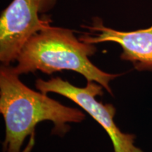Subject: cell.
I'll list each match as a JSON object with an SVG mask.
<instances>
[{"instance_id": "1", "label": "cell", "mask_w": 152, "mask_h": 152, "mask_svg": "<svg viewBox=\"0 0 152 152\" xmlns=\"http://www.w3.org/2000/svg\"><path fill=\"white\" fill-rule=\"evenodd\" d=\"M0 112L6 125L3 152H20L25 140L42 121L52 122L53 134L63 137L71 129L68 123H80L85 118L80 110L30 89L11 65L0 68Z\"/></svg>"}, {"instance_id": "2", "label": "cell", "mask_w": 152, "mask_h": 152, "mask_svg": "<svg viewBox=\"0 0 152 152\" xmlns=\"http://www.w3.org/2000/svg\"><path fill=\"white\" fill-rule=\"evenodd\" d=\"M96 52L93 44L77 39L73 32L66 28L49 26L35 34L26 42L13 70L18 74L39 71L51 75L64 70L83 75L87 81H94L110 94V82L121 75L108 73L90 60Z\"/></svg>"}, {"instance_id": "3", "label": "cell", "mask_w": 152, "mask_h": 152, "mask_svg": "<svg viewBox=\"0 0 152 152\" xmlns=\"http://www.w3.org/2000/svg\"><path fill=\"white\" fill-rule=\"evenodd\" d=\"M35 87L39 92H54L69 99L91 115L103 128L113 144L114 152H144L134 144V134L123 132L115 123L114 116L116 109L111 104H103L96 99L104 94L103 87L94 81H87L85 87L74 86L59 77L49 80L37 79Z\"/></svg>"}, {"instance_id": "4", "label": "cell", "mask_w": 152, "mask_h": 152, "mask_svg": "<svg viewBox=\"0 0 152 152\" xmlns=\"http://www.w3.org/2000/svg\"><path fill=\"white\" fill-rule=\"evenodd\" d=\"M56 0H13L0 18V61L10 66L24 45L38 32L50 26L51 20L40 14L51 10Z\"/></svg>"}, {"instance_id": "5", "label": "cell", "mask_w": 152, "mask_h": 152, "mask_svg": "<svg viewBox=\"0 0 152 152\" xmlns=\"http://www.w3.org/2000/svg\"><path fill=\"white\" fill-rule=\"evenodd\" d=\"M90 31L80 37L89 44L111 42L122 47V60L132 64L139 71H152V26L147 29L123 32L104 26L99 18H93L91 26H83Z\"/></svg>"}]
</instances>
